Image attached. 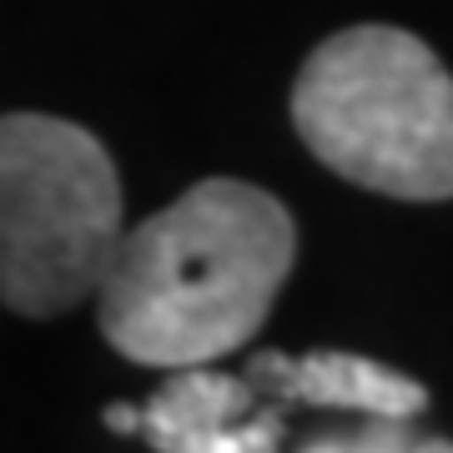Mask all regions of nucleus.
Masks as SVG:
<instances>
[{"instance_id":"2","label":"nucleus","mask_w":453,"mask_h":453,"mask_svg":"<svg viewBox=\"0 0 453 453\" xmlns=\"http://www.w3.org/2000/svg\"><path fill=\"white\" fill-rule=\"evenodd\" d=\"M292 127L353 187L403 202L453 196V76L398 26L327 35L297 71Z\"/></svg>"},{"instance_id":"4","label":"nucleus","mask_w":453,"mask_h":453,"mask_svg":"<svg viewBox=\"0 0 453 453\" xmlns=\"http://www.w3.org/2000/svg\"><path fill=\"white\" fill-rule=\"evenodd\" d=\"M142 438L157 453H277L282 403L247 372L177 368L146 398Z\"/></svg>"},{"instance_id":"5","label":"nucleus","mask_w":453,"mask_h":453,"mask_svg":"<svg viewBox=\"0 0 453 453\" xmlns=\"http://www.w3.org/2000/svg\"><path fill=\"white\" fill-rule=\"evenodd\" d=\"M247 378L277 403H308V408H342L363 418H418L428 408V388L408 372H393L357 353H257L247 363Z\"/></svg>"},{"instance_id":"1","label":"nucleus","mask_w":453,"mask_h":453,"mask_svg":"<svg viewBox=\"0 0 453 453\" xmlns=\"http://www.w3.org/2000/svg\"><path fill=\"white\" fill-rule=\"evenodd\" d=\"M297 257V226L273 192L207 177L127 226L96 292V323L146 368H207L252 342Z\"/></svg>"},{"instance_id":"3","label":"nucleus","mask_w":453,"mask_h":453,"mask_svg":"<svg viewBox=\"0 0 453 453\" xmlns=\"http://www.w3.org/2000/svg\"><path fill=\"white\" fill-rule=\"evenodd\" d=\"M127 237L106 146L76 121L11 111L0 121V292L20 318L96 297Z\"/></svg>"},{"instance_id":"7","label":"nucleus","mask_w":453,"mask_h":453,"mask_svg":"<svg viewBox=\"0 0 453 453\" xmlns=\"http://www.w3.org/2000/svg\"><path fill=\"white\" fill-rule=\"evenodd\" d=\"M106 423H111L116 434H142V408L116 403V408H106Z\"/></svg>"},{"instance_id":"6","label":"nucleus","mask_w":453,"mask_h":453,"mask_svg":"<svg viewBox=\"0 0 453 453\" xmlns=\"http://www.w3.org/2000/svg\"><path fill=\"white\" fill-rule=\"evenodd\" d=\"M303 453H453V443H449V438H418V434H408L403 418H372L363 434L312 438Z\"/></svg>"}]
</instances>
